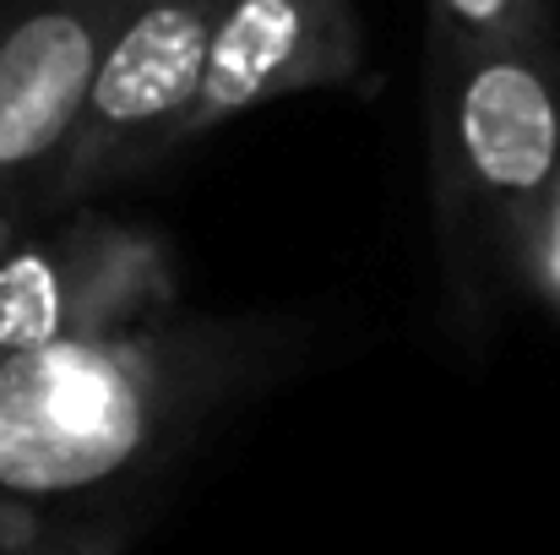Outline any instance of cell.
<instances>
[{
    "instance_id": "277c9868",
    "label": "cell",
    "mask_w": 560,
    "mask_h": 555,
    "mask_svg": "<svg viewBox=\"0 0 560 555\" xmlns=\"http://www.w3.org/2000/svg\"><path fill=\"white\" fill-rule=\"evenodd\" d=\"M234 0H137L109 38L88 104L33 201V218H55L104 201L175 159V131L207 71V49Z\"/></svg>"
},
{
    "instance_id": "52a82bcc",
    "label": "cell",
    "mask_w": 560,
    "mask_h": 555,
    "mask_svg": "<svg viewBox=\"0 0 560 555\" xmlns=\"http://www.w3.org/2000/svg\"><path fill=\"white\" fill-rule=\"evenodd\" d=\"M424 33L463 44H539L560 38V0H424Z\"/></svg>"
},
{
    "instance_id": "8992f818",
    "label": "cell",
    "mask_w": 560,
    "mask_h": 555,
    "mask_svg": "<svg viewBox=\"0 0 560 555\" xmlns=\"http://www.w3.org/2000/svg\"><path fill=\"white\" fill-rule=\"evenodd\" d=\"M365 66L371 49L354 0H234L175 131V159L267 104L300 93H349L365 82Z\"/></svg>"
},
{
    "instance_id": "5b68a950",
    "label": "cell",
    "mask_w": 560,
    "mask_h": 555,
    "mask_svg": "<svg viewBox=\"0 0 560 555\" xmlns=\"http://www.w3.org/2000/svg\"><path fill=\"white\" fill-rule=\"evenodd\" d=\"M137 0H0V240L27 229Z\"/></svg>"
},
{
    "instance_id": "3957f363",
    "label": "cell",
    "mask_w": 560,
    "mask_h": 555,
    "mask_svg": "<svg viewBox=\"0 0 560 555\" xmlns=\"http://www.w3.org/2000/svg\"><path fill=\"white\" fill-rule=\"evenodd\" d=\"M186 305V262L164 223L88 201L0 240V360L120 338Z\"/></svg>"
},
{
    "instance_id": "ba28073f",
    "label": "cell",
    "mask_w": 560,
    "mask_h": 555,
    "mask_svg": "<svg viewBox=\"0 0 560 555\" xmlns=\"http://www.w3.org/2000/svg\"><path fill=\"white\" fill-rule=\"evenodd\" d=\"M512 300H517V311H539L545 322L560 327V175L550 185V196L539 201L534 223H528Z\"/></svg>"
},
{
    "instance_id": "6da1fadb",
    "label": "cell",
    "mask_w": 560,
    "mask_h": 555,
    "mask_svg": "<svg viewBox=\"0 0 560 555\" xmlns=\"http://www.w3.org/2000/svg\"><path fill=\"white\" fill-rule=\"evenodd\" d=\"M294 311H196L0 360V551L126 555L207 441L311 360Z\"/></svg>"
},
{
    "instance_id": "9c48e42d",
    "label": "cell",
    "mask_w": 560,
    "mask_h": 555,
    "mask_svg": "<svg viewBox=\"0 0 560 555\" xmlns=\"http://www.w3.org/2000/svg\"><path fill=\"white\" fill-rule=\"evenodd\" d=\"M0 555H109V551H93V545H66V540H44V545H11Z\"/></svg>"
},
{
    "instance_id": "7a4b0ae2",
    "label": "cell",
    "mask_w": 560,
    "mask_h": 555,
    "mask_svg": "<svg viewBox=\"0 0 560 555\" xmlns=\"http://www.w3.org/2000/svg\"><path fill=\"white\" fill-rule=\"evenodd\" d=\"M560 175V38L463 44L424 33V181L441 311L485 344L517 311V256Z\"/></svg>"
}]
</instances>
